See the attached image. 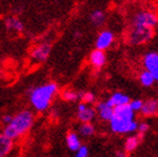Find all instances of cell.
<instances>
[{
  "label": "cell",
  "instance_id": "obj_1",
  "mask_svg": "<svg viewBox=\"0 0 158 157\" xmlns=\"http://www.w3.org/2000/svg\"><path fill=\"white\" fill-rule=\"evenodd\" d=\"M136 112L129 104H123L114 108L112 118L109 120L110 129L117 135H128L137 131L138 121L135 119Z\"/></svg>",
  "mask_w": 158,
  "mask_h": 157
},
{
  "label": "cell",
  "instance_id": "obj_2",
  "mask_svg": "<svg viewBox=\"0 0 158 157\" xmlns=\"http://www.w3.org/2000/svg\"><path fill=\"white\" fill-rule=\"evenodd\" d=\"M35 116L31 110H21L18 113L12 116V120L9 124L3 126L2 133L14 142L21 138L33 127Z\"/></svg>",
  "mask_w": 158,
  "mask_h": 157
},
{
  "label": "cell",
  "instance_id": "obj_3",
  "mask_svg": "<svg viewBox=\"0 0 158 157\" xmlns=\"http://www.w3.org/2000/svg\"><path fill=\"white\" fill-rule=\"evenodd\" d=\"M58 92V87L55 82L35 87L29 92L31 104L37 112H44L51 107L53 100Z\"/></svg>",
  "mask_w": 158,
  "mask_h": 157
},
{
  "label": "cell",
  "instance_id": "obj_4",
  "mask_svg": "<svg viewBox=\"0 0 158 157\" xmlns=\"http://www.w3.org/2000/svg\"><path fill=\"white\" fill-rule=\"evenodd\" d=\"M129 26L132 27H146L155 29L158 26V15L152 10H138L131 16Z\"/></svg>",
  "mask_w": 158,
  "mask_h": 157
},
{
  "label": "cell",
  "instance_id": "obj_5",
  "mask_svg": "<svg viewBox=\"0 0 158 157\" xmlns=\"http://www.w3.org/2000/svg\"><path fill=\"white\" fill-rule=\"evenodd\" d=\"M154 36V29L146 27H132L129 26L127 33V42L131 46H140L150 40Z\"/></svg>",
  "mask_w": 158,
  "mask_h": 157
},
{
  "label": "cell",
  "instance_id": "obj_6",
  "mask_svg": "<svg viewBox=\"0 0 158 157\" xmlns=\"http://www.w3.org/2000/svg\"><path fill=\"white\" fill-rule=\"evenodd\" d=\"M76 117L80 122H92L97 118V110L95 107H93L90 103L80 102L77 106Z\"/></svg>",
  "mask_w": 158,
  "mask_h": 157
},
{
  "label": "cell",
  "instance_id": "obj_7",
  "mask_svg": "<svg viewBox=\"0 0 158 157\" xmlns=\"http://www.w3.org/2000/svg\"><path fill=\"white\" fill-rule=\"evenodd\" d=\"M52 52V46L48 43H40L33 49L31 53V57L36 63H43L48 58Z\"/></svg>",
  "mask_w": 158,
  "mask_h": 157
},
{
  "label": "cell",
  "instance_id": "obj_8",
  "mask_svg": "<svg viewBox=\"0 0 158 157\" xmlns=\"http://www.w3.org/2000/svg\"><path fill=\"white\" fill-rule=\"evenodd\" d=\"M113 42H114V34L109 29H104L98 34L95 39V49L106 51L111 47Z\"/></svg>",
  "mask_w": 158,
  "mask_h": 157
},
{
  "label": "cell",
  "instance_id": "obj_9",
  "mask_svg": "<svg viewBox=\"0 0 158 157\" xmlns=\"http://www.w3.org/2000/svg\"><path fill=\"white\" fill-rule=\"evenodd\" d=\"M95 110H97V115L99 116L101 120L103 121H108L112 118L113 116V111H114V108H113L108 100L106 101H101V102H98L95 104Z\"/></svg>",
  "mask_w": 158,
  "mask_h": 157
},
{
  "label": "cell",
  "instance_id": "obj_10",
  "mask_svg": "<svg viewBox=\"0 0 158 157\" xmlns=\"http://www.w3.org/2000/svg\"><path fill=\"white\" fill-rule=\"evenodd\" d=\"M89 62H90V64H91V66L93 69H102L106 63V55L104 53V51L99 49H95L94 51H92L90 56H89Z\"/></svg>",
  "mask_w": 158,
  "mask_h": 157
},
{
  "label": "cell",
  "instance_id": "obj_11",
  "mask_svg": "<svg viewBox=\"0 0 158 157\" xmlns=\"http://www.w3.org/2000/svg\"><path fill=\"white\" fill-rule=\"evenodd\" d=\"M143 66L145 70L154 72L158 69V53L157 52H148L143 57Z\"/></svg>",
  "mask_w": 158,
  "mask_h": 157
},
{
  "label": "cell",
  "instance_id": "obj_12",
  "mask_svg": "<svg viewBox=\"0 0 158 157\" xmlns=\"http://www.w3.org/2000/svg\"><path fill=\"white\" fill-rule=\"evenodd\" d=\"M140 112L143 117L158 116V99H149L145 101Z\"/></svg>",
  "mask_w": 158,
  "mask_h": 157
},
{
  "label": "cell",
  "instance_id": "obj_13",
  "mask_svg": "<svg viewBox=\"0 0 158 157\" xmlns=\"http://www.w3.org/2000/svg\"><path fill=\"white\" fill-rule=\"evenodd\" d=\"M14 149V140L7 137L1 131L0 133V157H6Z\"/></svg>",
  "mask_w": 158,
  "mask_h": 157
},
{
  "label": "cell",
  "instance_id": "obj_14",
  "mask_svg": "<svg viewBox=\"0 0 158 157\" xmlns=\"http://www.w3.org/2000/svg\"><path fill=\"white\" fill-rule=\"evenodd\" d=\"M5 25L6 28L11 33L19 34L24 30V24L19 18L15 17V16H9L5 19Z\"/></svg>",
  "mask_w": 158,
  "mask_h": 157
},
{
  "label": "cell",
  "instance_id": "obj_15",
  "mask_svg": "<svg viewBox=\"0 0 158 157\" xmlns=\"http://www.w3.org/2000/svg\"><path fill=\"white\" fill-rule=\"evenodd\" d=\"M130 98L129 95L123 92H114L113 94H111V97L108 99V102L113 107V108H116V107L119 106H123V104H129L130 102Z\"/></svg>",
  "mask_w": 158,
  "mask_h": 157
},
{
  "label": "cell",
  "instance_id": "obj_16",
  "mask_svg": "<svg viewBox=\"0 0 158 157\" xmlns=\"http://www.w3.org/2000/svg\"><path fill=\"white\" fill-rule=\"evenodd\" d=\"M81 145H82V142H81V137H80L79 134L74 133V131H70V133L67 134L66 146L71 151H74V153H75Z\"/></svg>",
  "mask_w": 158,
  "mask_h": 157
},
{
  "label": "cell",
  "instance_id": "obj_17",
  "mask_svg": "<svg viewBox=\"0 0 158 157\" xmlns=\"http://www.w3.org/2000/svg\"><path fill=\"white\" fill-rule=\"evenodd\" d=\"M139 82L140 84L143 85V87H145V88H150L152 85H154L156 80L154 78L152 72H150L148 70H143L139 74Z\"/></svg>",
  "mask_w": 158,
  "mask_h": 157
},
{
  "label": "cell",
  "instance_id": "obj_18",
  "mask_svg": "<svg viewBox=\"0 0 158 157\" xmlns=\"http://www.w3.org/2000/svg\"><path fill=\"white\" fill-rule=\"evenodd\" d=\"M61 98L66 102H76L81 100V91H75L73 89H65L62 91Z\"/></svg>",
  "mask_w": 158,
  "mask_h": 157
},
{
  "label": "cell",
  "instance_id": "obj_19",
  "mask_svg": "<svg viewBox=\"0 0 158 157\" xmlns=\"http://www.w3.org/2000/svg\"><path fill=\"white\" fill-rule=\"evenodd\" d=\"M106 14H104V11H102L100 9L92 11L91 15H90V20H91V23L94 25L95 27L103 26L104 23H106Z\"/></svg>",
  "mask_w": 158,
  "mask_h": 157
},
{
  "label": "cell",
  "instance_id": "obj_20",
  "mask_svg": "<svg viewBox=\"0 0 158 157\" xmlns=\"http://www.w3.org/2000/svg\"><path fill=\"white\" fill-rule=\"evenodd\" d=\"M95 133V128L92 122H81L79 127V135L82 137H92Z\"/></svg>",
  "mask_w": 158,
  "mask_h": 157
},
{
  "label": "cell",
  "instance_id": "obj_21",
  "mask_svg": "<svg viewBox=\"0 0 158 157\" xmlns=\"http://www.w3.org/2000/svg\"><path fill=\"white\" fill-rule=\"evenodd\" d=\"M140 144V138L138 136H129L125 142V146L123 149L126 151V153H132L138 148Z\"/></svg>",
  "mask_w": 158,
  "mask_h": 157
},
{
  "label": "cell",
  "instance_id": "obj_22",
  "mask_svg": "<svg viewBox=\"0 0 158 157\" xmlns=\"http://www.w3.org/2000/svg\"><path fill=\"white\" fill-rule=\"evenodd\" d=\"M81 101L86 103H90V104H93L97 101V97L95 94L91 91H86V92H82L81 91Z\"/></svg>",
  "mask_w": 158,
  "mask_h": 157
},
{
  "label": "cell",
  "instance_id": "obj_23",
  "mask_svg": "<svg viewBox=\"0 0 158 157\" xmlns=\"http://www.w3.org/2000/svg\"><path fill=\"white\" fill-rule=\"evenodd\" d=\"M129 106H130V108L132 109L135 112H140V110H141V108H143V101L140 99L130 100Z\"/></svg>",
  "mask_w": 158,
  "mask_h": 157
},
{
  "label": "cell",
  "instance_id": "obj_24",
  "mask_svg": "<svg viewBox=\"0 0 158 157\" xmlns=\"http://www.w3.org/2000/svg\"><path fill=\"white\" fill-rule=\"evenodd\" d=\"M90 155V151H89V147L85 145H81L80 148L75 151V156L76 157H88Z\"/></svg>",
  "mask_w": 158,
  "mask_h": 157
},
{
  "label": "cell",
  "instance_id": "obj_25",
  "mask_svg": "<svg viewBox=\"0 0 158 157\" xmlns=\"http://www.w3.org/2000/svg\"><path fill=\"white\" fill-rule=\"evenodd\" d=\"M148 130H149V125L147 124V122H145V121H143V122H138L137 131L139 133V136H141V135H145Z\"/></svg>",
  "mask_w": 158,
  "mask_h": 157
},
{
  "label": "cell",
  "instance_id": "obj_26",
  "mask_svg": "<svg viewBox=\"0 0 158 157\" xmlns=\"http://www.w3.org/2000/svg\"><path fill=\"white\" fill-rule=\"evenodd\" d=\"M11 120H12V115H3L2 117H1V124H2L3 126L8 125Z\"/></svg>",
  "mask_w": 158,
  "mask_h": 157
},
{
  "label": "cell",
  "instance_id": "obj_27",
  "mask_svg": "<svg viewBox=\"0 0 158 157\" xmlns=\"http://www.w3.org/2000/svg\"><path fill=\"white\" fill-rule=\"evenodd\" d=\"M126 151L123 149V151H116V156H119V157H125L126 156Z\"/></svg>",
  "mask_w": 158,
  "mask_h": 157
},
{
  "label": "cell",
  "instance_id": "obj_28",
  "mask_svg": "<svg viewBox=\"0 0 158 157\" xmlns=\"http://www.w3.org/2000/svg\"><path fill=\"white\" fill-rule=\"evenodd\" d=\"M152 74H154V78H155L156 82H158V69H156L154 72H152Z\"/></svg>",
  "mask_w": 158,
  "mask_h": 157
}]
</instances>
